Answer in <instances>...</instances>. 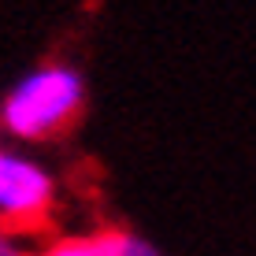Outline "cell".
<instances>
[{
  "label": "cell",
  "instance_id": "6da1fadb",
  "mask_svg": "<svg viewBox=\"0 0 256 256\" xmlns=\"http://www.w3.org/2000/svg\"><path fill=\"white\" fill-rule=\"evenodd\" d=\"M82 78L70 67L45 64L12 86V93L4 96V108H0V119H4V130L19 141H45L74 122V116L82 112Z\"/></svg>",
  "mask_w": 256,
  "mask_h": 256
},
{
  "label": "cell",
  "instance_id": "7a4b0ae2",
  "mask_svg": "<svg viewBox=\"0 0 256 256\" xmlns=\"http://www.w3.org/2000/svg\"><path fill=\"white\" fill-rule=\"evenodd\" d=\"M52 174L38 160L0 148V223L8 230H30L52 212Z\"/></svg>",
  "mask_w": 256,
  "mask_h": 256
},
{
  "label": "cell",
  "instance_id": "3957f363",
  "mask_svg": "<svg viewBox=\"0 0 256 256\" xmlns=\"http://www.w3.org/2000/svg\"><path fill=\"white\" fill-rule=\"evenodd\" d=\"M41 256H160V252L130 230H96V234L60 238Z\"/></svg>",
  "mask_w": 256,
  "mask_h": 256
},
{
  "label": "cell",
  "instance_id": "277c9868",
  "mask_svg": "<svg viewBox=\"0 0 256 256\" xmlns=\"http://www.w3.org/2000/svg\"><path fill=\"white\" fill-rule=\"evenodd\" d=\"M0 256H30V249L15 238V230H8V226H0Z\"/></svg>",
  "mask_w": 256,
  "mask_h": 256
}]
</instances>
